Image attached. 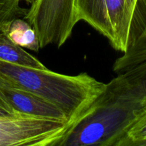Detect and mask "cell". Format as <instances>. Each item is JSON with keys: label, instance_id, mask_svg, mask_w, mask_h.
I'll return each mask as SVG.
<instances>
[{"label": "cell", "instance_id": "6da1fadb", "mask_svg": "<svg viewBox=\"0 0 146 146\" xmlns=\"http://www.w3.org/2000/svg\"><path fill=\"white\" fill-rule=\"evenodd\" d=\"M145 111L146 96L118 74L88 109L70 125L58 146H118Z\"/></svg>", "mask_w": 146, "mask_h": 146}, {"label": "cell", "instance_id": "7a4b0ae2", "mask_svg": "<svg viewBox=\"0 0 146 146\" xmlns=\"http://www.w3.org/2000/svg\"><path fill=\"white\" fill-rule=\"evenodd\" d=\"M0 81L56 106L66 114L69 125L88 109L106 86L87 73L64 75L47 68L23 66L1 60Z\"/></svg>", "mask_w": 146, "mask_h": 146}, {"label": "cell", "instance_id": "3957f363", "mask_svg": "<svg viewBox=\"0 0 146 146\" xmlns=\"http://www.w3.org/2000/svg\"><path fill=\"white\" fill-rule=\"evenodd\" d=\"M24 19L35 29L41 48L64 45L79 21L74 0H35Z\"/></svg>", "mask_w": 146, "mask_h": 146}, {"label": "cell", "instance_id": "277c9868", "mask_svg": "<svg viewBox=\"0 0 146 146\" xmlns=\"http://www.w3.org/2000/svg\"><path fill=\"white\" fill-rule=\"evenodd\" d=\"M69 126L48 118L0 117V146H58Z\"/></svg>", "mask_w": 146, "mask_h": 146}, {"label": "cell", "instance_id": "5b68a950", "mask_svg": "<svg viewBox=\"0 0 146 146\" xmlns=\"http://www.w3.org/2000/svg\"><path fill=\"white\" fill-rule=\"evenodd\" d=\"M78 21H84L109 41L117 51L128 47L125 0H74Z\"/></svg>", "mask_w": 146, "mask_h": 146}, {"label": "cell", "instance_id": "8992f818", "mask_svg": "<svg viewBox=\"0 0 146 146\" xmlns=\"http://www.w3.org/2000/svg\"><path fill=\"white\" fill-rule=\"evenodd\" d=\"M0 96L19 115L57 120L68 123L66 114L56 106L31 93L9 86L1 81Z\"/></svg>", "mask_w": 146, "mask_h": 146}, {"label": "cell", "instance_id": "52a82bcc", "mask_svg": "<svg viewBox=\"0 0 146 146\" xmlns=\"http://www.w3.org/2000/svg\"><path fill=\"white\" fill-rule=\"evenodd\" d=\"M9 22L0 25V60L23 66L41 69L46 68L39 60L10 39L7 34V27Z\"/></svg>", "mask_w": 146, "mask_h": 146}, {"label": "cell", "instance_id": "ba28073f", "mask_svg": "<svg viewBox=\"0 0 146 146\" xmlns=\"http://www.w3.org/2000/svg\"><path fill=\"white\" fill-rule=\"evenodd\" d=\"M7 34L17 45L37 52L41 49L35 29L24 18L14 19L7 27Z\"/></svg>", "mask_w": 146, "mask_h": 146}, {"label": "cell", "instance_id": "9c48e42d", "mask_svg": "<svg viewBox=\"0 0 146 146\" xmlns=\"http://www.w3.org/2000/svg\"><path fill=\"white\" fill-rule=\"evenodd\" d=\"M146 61V24L142 32L128 47L123 55L117 58L113 64V71L122 74L134 66Z\"/></svg>", "mask_w": 146, "mask_h": 146}, {"label": "cell", "instance_id": "30bf717a", "mask_svg": "<svg viewBox=\"0 0 146 146\" xmlns=\"http://www.w3.org/2000/svg\"><path fill=\"white\" fill-rule=\"evenodd\" d=\"M125 22L129 43L130 34L139 32L146 24V0H125Z\"/></svg>", "mask_w": 146, "mask_h": 146}, {"label": "cell", "instance_id": "8fae6325", "mask_svg": "<svg viewBox=\"0 0 146 146\" xmlns=\"http://www.w3.org/2000/svg\"><path fill=\"white\" fill-rule=\"evenodd\" d=\"M146 143V111L131 125L118 146H143Z\"/></svg>", "mask_w": 146, "mask_h": 146}, {"label": "cell", "instance_id": "7c38bea8", "mask_svg": "<svg viewBox=\"0 0 146 146\" xmlns=\"http://www.w3.org/2000/svg\"><path fill=\"white\" fill-rule=\"evenodd\" d=\"M120 74L133 88L146 96V61Z\"/></svg>", "mask_w": 146, "mask_h": 146}, {"label": "cell", "instance_id": "4fadbf2b", "mask_svg": "<svg viewBox=\"0 0 146 146\" xmlns=\"http://www.w3.org/2000/svg\"><path fill=\"white\" fill-rule=\"evenodd\" d=\"M20 0H0V25L17 18H24L27 9L19 5Z\"/></svg>", "mask_w": 146, "mask_h": 146}, {"label": "cell", "instance_id": "5bb4252c", "mask_svg": "<svg viewBox=\"0 0 146 146\" xmlns=\"http://www.w3.org/2000/svg\"><path fill=\"white\" fill-rule=\"evenodd\" d=\"M19 115H19L14 112L5 101L0 96V117H14Z\"/></svg>", "mask_w": 146, "mask_h": 146}, {"label": "cell", "instance_id": "9a60e30c", "mask_svg": "<svg viewBox=\"0 0 146 146\" xmlns=\"http://www.w3.org/2000/svg\"><path fill=\"white\" fill-rule=\"evenodd\" d=\"M20 1H21V0H20ZM23 1H25V2H27V4H32L33 2H34V1H35V0H23Z\"/></svg>", "mask_w": 146, "mask_h": 146}, {"label": "cell", "instance_id": "2e32d148", "mask_svg": "<svg viewBox=\"0 0 146 146\" xmlns=\"http://www.w3.org/2000/svg\"><path fill=\"white\" fill-rule=\"evenodd\" d=\"M143 146H146V143H144V145H143Z\"/></svg>", "mask_w": 146, "mask_h": 146}]
</instances>
